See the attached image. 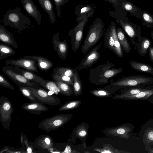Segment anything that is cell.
I'll return each mask as SVG.
<instances>
[{
  "label": "cell",
  "mask_w": 153,
  "mask_h": 153,
  "mask_svg": "<svg viewBox=\"0 0 153 153\" xmlns=\"http://www.w3.org/2000/svg\"><path fill=\"white\" fill-rule=\"evenodd\" d=\"M3 22L5 26L9 25L16 29L18 33L33 27L30 19L22 13L19 7L9 9L4 16Z\"/></svg>",
  "instance_id": "1"
},
{
  "label": "cell",
  "mask_w": 153,
  "mask_h": 153,
  "mask_svg": "<svg viewBox=\"0 0 153 153\" xmlns=\"http://www.w3.org/2000/svg\"><path fill=\"white\" fill-rule=\"evenodd\" d=\"M100 19H97L89 27L82 46L81 52L83 54L86 53L99 42L103 35L104 25Z\"/></svg>",
  "instance_id": "2"
},
{
  "label": "cell",
  "mask_w": 153,
  "mask_h": 153,
  "mask_svg": "<svg viewBox=\"0 0 153 153\" xmlns=\"http://www.w3.org/2000/svg\"><path fill=\"white\" fill-rule=\"evenodd\" d=\"M109 86L121 88L150 85L153 84V78L142 75H131L124 77L114 81L110 80Z\"/></svg>",
  "instance_id": "3"
},
{
  "label": "cell",
  "mask_w": 153,
  "mask_h": 153,
  "mask_svg": "<svg viewBox=\"0 0 153 153\" xmlns=\"http://www.w3.org/2000/svg\"><path fill=\"white\" fill-rule=\"evenodd\" d=\"M104 44L106 48L113 51L118 57H123V53L117 36L116 24L113 22L107 29Z\"/></svg>",
  "instance_id": "4"
},
{
  "label": "cell",
  "mask_w": 153,
  "mask_h": 153,
  "mask_svg": "<svg viewBox=\"0 0 153 153\" xmlns=\"http://www.w3.org/2000/svg\"><path fill=\"white\" fill-rule=\"evenodd\" d=\"M72 114H59L42 120L38 127L47 132H51L63 126L72 117Z\"/></svg>",
  "instance_id": "5"
},
{
  "label": "cell",
  "mask_w": 153,
  "mask_h": 153,
  "mask_svg": "<svg viewBox=\"0 0 153 153\" xmlns=\"http://www.w3.org/2000/svg\"><path fill=\"white\" fill-rule=\"evenodd\" d=\"M13 112L12 104L8 98L4 96L0 98V121L4 128L9 129Z\"/></svg>",
  "instance_id": "6"
},
{
  "label": "cell",
  "mask_w": 153,
  "mask_h": 153,
  "mask_svg": "<svg viewBox=\"0 0 153 153\" xmlns=\"http://www.w3.org/2000/svg\"><path fill=\"white\" fill-rule=\"evenodd\" d=\"M26 87L40 102L52 106H57L61 104L60 100L58 97L55 95L49 94L44 89L41 88H35L31 87Z\"/></svg>",
  "instance_id": "7"
},
{
  "label": "cell",
  "mask_w": 153,
  "mask_h": 153,
  "mask_svg": "<svg viewBox=\"0 0 153 153\" xmlns=\"http://www.w3.org/2000/svg\"><path fill=\"white\" fill-rule=\"evenodd\" d=\"M114 66V64L107 61L105 64L98 65L90 70V82L96 85H103V79L105 71Z\"/></svg>",
  "instance_id": "8"
},
{
  "label": "cell",
  "mask_w": 153,
  "mask_h": 153,
  "mask_svg": "<svg viewBox=\"0 0 153 153\" xmlns=\"http://www.w3.org/2000/svg\"><path fill=\"white\" fill-rule=\"evenodd\" d=\"M2 71L13 81L18 82L23 86L35 88H41L38 84L29 81L22 74L16 72L13 66H4L2 68Z\"/></svg>",
  "instance_id": "9"
},
{
  "label": "cell",
  "mask_w": 153,
  "mask_h": 153,
  "mask_svg": "<svg viewBox=\"0 0 153 153\" xmlns=\"http://www.w3.org/2000/svg\"><path fill=\"white\" fill-rule=\"evenodd\" d=\"M102 45V42L95 47L86 54L76 69L78 71L86 69L91 67L98 62L100 57V54L98 50Z\"/></svg>",
  "instance_id": "10"
},
{
  "label": "cell",
  "mask_w": 153,
  "mask_h": 153,
  "mask_svg": "<svg viewBox=\"0 0 153 153\" xmlns=\"http://www.w3.org/2000/svg\"><path fill=\"white\" fill-rule=\"evenodd\" d=\"M85 21L79 24L73 29L71 30L68 35L71 38V44L73 51H76L79 48L83 36V28Z\"/></svg>",
  "instance_id": "11"
},
{
  "label": "cell",
  "mask_w": 153,
  "mask_h": 153,
  "mask_svg": "<svg viewBox=\"0 0 153 153\" xmlns=\"http://www.w3.org/2000/svg\"><path fill=\"white\" fill-rule=\"evenodd\" d=\"M6 65L20 67L33 72H37L38 70L36 62L30 59L22 57L18 59H9L5 62Z\"/></svg>",
  "instance_id": "12"
},
{
  "label": "cell",
  "mask_w": 153,
  "mask_h": 153,
  "mask_svg": "<svg viewBox=\"0 0 153 153\" xmlns=\"http://www.w3.org/2000/svg\"><path fill=\"white\" fill-rule=\"evenodd\" d=\"M119 23L129 37L131 43L133 45H135L141 37L140 28L122 20H120Z\"/></svg>",
  "instance_id": "13"
},
{
  "label": "cell",
  "mask_w": 153,
  "mask_h": 153,
  "mask_svg": "<svg viewBox=\"0 0 153 153\" xmlns=\"http://www.w3.org/2000/svg\"><path fill=\"white\" fill-rule=\"evenodd\" d=\"M59 32L54 34L52 39L54 49L56 51L58 56L64 60L67 56L68 46L66 39L61 41L59 38Z\"/></svg>",
  "instance_id": "14"
},
{
  "label": "cell",
  "mask_w": 153,
  "mask_h": 153,
  "mask_svg": "<svg viewBox=\"0 0 153 153\" xmlns=\"http://www.w3.org/2000/svg\"><path fill=\"white\" fill-rule=\"evenodd\" d=\"M30 145L39 150H49L54 147L55 144L51 137L47 135H41L36 138L33 142H30Z\"/></svg>",
  "instance_id": "15"
},
{
  "label": "cell",
  "mask_w": 153,
  "mask_h": 153,
  "mask_svg": "<svg viewBox=\"0 0 153 153\" xmlns=\"http://www.w3.org/2000/svg\"><path fill=\"white\" fill-rule=\"evenodd\" d=\"M23 8L28 14L33 17L39 25L41 24V16L32 0H21Z\"/></svg>",
  "instance_id": "16"
},
{
  "label": "cell",
  "mask_w": 153,
  "mask_h": 153,
  "mask_svg": "<svg viewBox=\"0 0 153 153\" xmlns=\"http://www.w3.org/2000/svg\"><path fill=\"white\" fill-rule=\"evenodd\" d=\"M153 94V87H152L136 94L127 95L122 94H117L115 95L112 98L114 99L136 100L146 99Z\"/></svg>",
  "instance_id": "17"
},
{
  "label": "cell",
  "mask_w": 153,
  "mask_h": 153,
  "mask_svg": "<svg viewBox=\"0 0 153 153\" xmlns=\"http://www.w3.org/2000/svg\"><path fill=\"white\" fill-rule=\"evenodd\" d=\"M21 108L35 115H39L42 112L49 110L48 108L44 104L39 102L25 103L22 105Z\"/></svg>",
  "instance_id": "18"
},
{
  "label": "cell",
  "mask_w": 153,
  "mask_h": 153,
  "mask_svg": "<svg viewBox=\"0 0 153 153\" xmlns=\"http://www.w3.org/2000/svg\"><path fill=\"white\" fill-rule=\"evenodd\" d=\"M14 69L16 72L22 74L29 81L39 85L46 80L36 75L33 72L16 66H14Z\"/></svg>",
  "instance_id": "19"
},
{
  "label": "cell",
  "mask_w": 153,
  "mask_h": 153,
  "mask_svg": "<svg viewBox=\"0 0 153 153\" xmlns=\"http://www.w3.org/2000/svg\"><path fill=\"white\" fill-rule=\"evenodd\" d=\"M0 40L3 43L10 45L16 49L18 48L17 42L13 34L1 25H0Z\"/></svg>",
  "instance_id": "20"
},
{
  "label": "cell",
  "mask_w": 153,
  "mask_h": 153,
  "mask_svg": "<svg viewBox=\"0 0 153 153\" xmlns=\"http://www.w3.org/2000/svg\"><path fill=\"white\" fill-rule=\"evenodd\" d=\"M131 131V129L129 127L122 125L109 129L108 133L114 136L128 139L129 138V133Z\"/></svg>",
  "instance_id": "21"
},
{
  "label": "cell",
  "mask_w": 153,
  "mask_h": 153,
  "mask_svg": "<svg viewBox=\"0 0 153 153\" xmlns=\"http://www.w3.org/2000/svg\"><path fill=\"white\" fill-rule=\"evenodd\" d=\"M23 57L35 61L37 62L39 68L42 71H48L53 66V63L51 61L41 56H25Z\"/></svg>",
  "instance_id": "22"
},
{
  "label": "cell",
  "mask_w": 153,
  "mask_h": 153,
  "mask_svg": "<svg viewBox=\"0 0 153 153\" xmlns=\"http://www.w3.org/2000/svg\"><path fill=\"white\" fill-rule=\"evenodd\" d=\"M151 44L149 39L141 37L135 45V49H137L138 53L141 56H144L147 53Z\"/></svg>",
  "instance_id": "23"
},
{
  "label": "cell",
  "mask_w": 153,
  "mask_h": 153,
  "mask_svg": "<svg viewBox=\"0 0 153 153\" xmlns=\"http://www.w3.org/2000/svg\"><path fill=\"white\" fill-rule=\"evenodd\" d=\"M38 1L42 8L48 13L51 23L53 24L56 21V16L51 0H38Z\"/></svg>",
  "instance_id": "24"
},
{
  "label": "cell",
  "mask_w": 153,
  "mask_h": 153,
  "mask_svg": "<svg viewBox=\"0 0 153 153\" xmlns=\"http://www.w3.org/2000/svg\"><path fill=\"white\" fill-rule=\"evenodd\" d=\"M117 34L122 50L125 52H130L131 48L123 30L120 27H118L117 29Z\"/></svg>",
  "instance_id": "25"
},
{
  "label": "cell",
  "mask_w": 153,
  "mask_h": 153,
  "mask_svg": "<svg viewBox=\"0 0 153 153\" xmlns=\"http://www.w3.org/2000/svg\"><path fill=\"white\" fill-rule=\"evenodd\" d=\"M129 64L132 68L137 71L153 75V68L150 65L135 60L131 61Z\"/></svg>",
  "instance_id": "26"
},
{
  "label": "cell",
  "mask_w": 153,
  "mask_h": 153,
  "mask_svg": "<svg viewBox=\"0 0 153 153\" xmlns=\"http://www.w3.org/2000/svg\"><path fill=\"white\" fill-rule=\"evenodd\" d=\"M74 94L76 96L81 94L82 91V81L78 73V71L75 69L73 76Z\"/></svg>",
  "instance_id": "27"
},
{
  "label": "cell",
  "mask_w": 153,
  "mask_h": 153,
  "mask_svg": "<svg viewBox=\"0 0 153 153\" xmlns=\"http://www.w3.org/2000/svg\"><path fill=\"white\" fill-rule=\"evenodd\" d=\"M15 53L14 50L9 45L4 43L0 44V60L13 55Z\"/></svg>",
  "instance_id": "28"
},
{
  "label": "cell",
  "mask_w": 153,
  "mask_h": 153,
  "mask_svg": "<svg viewBox=\"0 0 153 153\" xmlns=\"http://www.w3.org/2000/svg\"><path fill=\"white\" fill-rule=\"evenodd\" d=\"M102 148H95L94 150L101 153H127L128 152L115 149L109 144H103Z\"/></svg>",
  "instance_id": "29"
},
{
  "label": "cell",
  "mask_w": 153,
  "mask_h": 153,
  "mask_svg": "<svg viewBox=\"0 0 153 153\" xmlns=\"http://www.w3.org/2000/svg\"><path fill=\"white\" fill-rule=\"evenodd\" d=\"M81 104V101L79 100H73L66 102L61 105L59 109V111L71 110L76 109L79 108Z\"/></svg>",
  "instance_id": "30"
},
{
  "label": "cell",
  "mask_w": 153,
  "mask_h": 153,
  "mask_svg": "<svg viewBox=\"0 0 153 153\" xmlns=\"http://www.w3.org/2000/svg\"><path fill=\"white\" fill-rule=\"evenodd\" d=\"M123 71L122 68H111L105 72L103 79V84L108 83L109 79L114 78Z\"/></svg>",
  "instance_id": "31"
},
{
  "label": "cell",
  "mask_w": 153,
  "mask_h": 153,
  "mask_svg": "<svg viewBox=\"0 0 153 153\" xmlns=\"http://www.w3.org/2000/svg\"><path fill=\"white\" fill-rule=\"evenodd\" d=\"M13 82L18 85L20 92L26 98L31 102H39L34 96L31 91L26 86L22 85L16 81H14Z\"/></svg>",
  "instance_id": "32"
},
{
  "label": "cell",
  "mask_w": 153,
  "mask_h": 153,
  "mask_svg": "<svg viewBox=\"0 0 153 153\" xmlns=\"http://www.w3.org/2000/svg\"><path fill=\"white\" fill-rule=\"evenodd\" d=\"M57 85L60 91V94L66 96H70L72 95V89L68 84L62 81H54Z\"/></svg>",
  "instance_id": "33"
},
{
  "label": "cell",
  "mask_w": 153,
  "mask_h": 153,
  "mask_svg": "<svg viewBox=\"0 0 153 153\" xmlns=\"http://www.w3.org/2000/svg\"><path fill=\"white\" fill-rule=\"evenodd\" d=\"M39 85L56 94L60 93V90L55 81L46 80L45 82L40 84Z\"/></svg>",
  "instance_id": "34"
},
{
  "label": "cell",
  "mask_w": 153,
  "mask_h": 153,
  "mask_svg": "<svg viewBox=\"0 0 153 153\" xmlns=\"http://www.w3.org/2000/svg\"><path fill=\"white\" fill-rule=\"evenodd\" d=\"M75 69L70 67H58L54 68L53 71L54 73L73 77Z\"/></svg>",
  "instance_id": "35"
},
{
  "label": "cell",
  "mask_w": 153,
  "mask_h": 153,
  "mask_svg": "<svg viewBox=\"0 0 153 153\" xmlns=\"http://www.w3.org/2000/svg\"><path fill=\"white\" fill-rule=\"evenodd\" d=\"M90 93L94 96L99 97H112V93L106 88H97L90 91Z\"/></svg>",
  "instance_id": "36"
},
{
  "label": "cell",
  "mask_w": 153,
  "mask_h": 153,
  "mask_svg": "<svg viewBox=\"0 0 153 153\" xmlns=\"http://www.w3.org/2000/svg\"><path fill=\"white\" fill-rule=\"evenodd\" d=\"M51 77L54 81H60L66 82L69 85H73V79L72 77L53 73L51 75Z\"/></svg>",
  "instance_id": "37"
},
{
  "label": "cell",
  "mask_w": 153,
  "mask_h": 153,
  "mask_svg": "<svg viewBox=\"0 0 153 153\" xmlns=\"http://www.w3.org/2000/svg\"><path fill=\"white\" fill-rule=\"evenodd\" d=\"M143 142L146 145L153 144V129L149 128L146 130L143 136Z\"/></svg>",
  "instance_id": "38"
},
{
  "label": "cell",
  "mask_w": 153,
  "mask_h": 153,
  "mask_svg": "<svg viewBox=\"0 0 153 153\" xmlns=\"http://www.w3.org/2000/svg\"><path fill=\"white\" fill-rule=\"evenodd\" d=\"M144 86H141V87L131 88L125 91L122 94L127 95H134L152 87L151 86L147 87H144Z\"/></svg>",
  "instance_id": "39"
},
{
  "label": "cell",
  "mask_w": 153,
  "mask_h": 153,
  "mask_svg": "<svg viewBox=\"0 0 153 153\" xmlns=\"http://www.w3.org/2000/svg\"><path fill=\"white\" fill-rule=\"evenodd\" d=\"M76 134L80 138H85L88 135V130L84 124L80 125L76 128Z\"/></svg>",
  "instance_id": "40"
},
{
  "label": "cell",
  "mask_w": 153,
  "mask_h": 153,
  "mask_svg": "<svg viewBox=\"0 0 153 153\" xmlns=\"http://www.w3.org/2000/svg\"><path fill=\"white\" fill-rule=\"evenodd\" d=\"M0 85L14 90V86L2 74H0Z\"/></svg>",
  "instance_id": "41"
},
{
  "label": "cell",
  "mask_w": 153,
  "mask_h": 153,
  "mask_svg": "<svg viewBox=\"0 0 153 153\" xmlns=\"http://www.w3.org/2000/svg\"><path fill=\"white\" fill-rule=\"evenodd\" d=\"M142 16L144 21L147 24V26L148 27H153V17L152 16L147 12H143Z\"/></svg>",
  "instance_id": "42"
},
{
  "label": "cell",
  "mask_w": 153,
  "mask_h": 153,
  "mask_svg": "<svg viewBox=\"0 0 153 153\" xmlns=\"http://www.w3.org/2000/svg\"><path fill=\"white\" fill-rule=\"evenodd\" d=\"M56 10L57 12V15L59 17H60L61 11L60 7L63 6L65 4L67 3L68 0H53Z\"/></svg>",
  "instance_id": "43"
},
{
  "label": "cell",
  "mask_w": 153,
  "mask_h": 153,
  "mask_svg": "<svg viewBox=\"0 0 153 153\" xmlns=\"http://www.w3.org/2000/svg\"><path fill=\"white\" fill-rule=\"evenodd\" d=\"M123 7L125 10L130 12L134 11L135 9L133 5L129 2L125 3L123 5Z\"/></svg>",
  "instance_id": "44"
},
{
  "label": "cell",
  "mask_w": 153,
  "mask_h": 153,
  "mask_svg": "<svg viewBox=\"0 0 153 153\" xmlns=\"http://www.w3.org/2000/svg\"><path fill=\"white\" fill-rule=\"evenodd\" d=\"M62 153H79L80 152L75 150H72L71 146L69 145H66L64 150Z\"/></svg>",
  "instance_id": "45"
},
{
  "label": "cell",
  "mask_w": 153,
  "mask_h": 153,
  "mask_svg": "<svg viewBox=\"0 0 153 153\" xmlns=\"http://www.w3.org/2000/svg\"><path fill=\"white\" fill-rule=\"evenodd\" d=\"M149 60L151 62H153V47L150 46L149 49Z\"/></svg>",
  "instance_id": "46"
},
{
  "label": "cell",
  "mask_w": 153,
  "mask_h": 153,
  "mask_svg": "<svg viewBox=\"0 0 153 153\" xmlns=\"http://www.w3.org/2000/svg\"><path fill=\"white\" fill-rule=\"evenodd\" d=\"M90 7H85L82 8L80 10V13L82 14L86 13L88 12L91 10Z\"/></svg>",
  "instance_id": "47"
},
{
  "label": "cell",
  "mask_w": 153,
  "mask_h": 153,
  "mask_svg": "<svg viewBox=\"0 0 153 153\" xmlns=\"http://www.w3.org/2000/svg\"><path fill=\"white\" fill-rule=\"evenodd\" d=\"M148 151V153H153V149H149Z\"/></svg>",
  "instance_id": "48"
},
{
  "label": "cell",
  "mask_w": 153,
  "mask_h": 153,
  "mask_svg": "<svg viewBox=\"0 0 153 153\" xmlns=\"http://www.w3.org/2000/svg\"><path fill=\"white\" fill-rule=\"evenodd\" d=\"M151 35L152 39L153 40V31H152L151 33Z\"/></svg>",
  "instance_id": "49"
},
{
  "label": "cell",
  "mask_w": 153,
  "mask_h": 153,
  "mask_svg": "<svg viewBox=\"0 0 153 153\" xmlns=\"http://www.w3.org/2000/svg\"><path fill=\"white\" fill-rule=\"evenodd\" d=\"M84 153H90V152L88 151H85L84 152Z\"/></svg>",
  "instance_id": "50"
}]
</instances>
